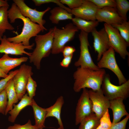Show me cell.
<instances>
[{
	"instance_id": "cell-28",
	"label": "cell",
	"mask_w": 129,
	"mask_h": 129,
	"mask_svg": "<svg viewBox=\"0 0 129 129\" xmlns=\"http://www.w3.org/2000/svg\"><path fill=\"white\" fill-rule=\"evenodd\" d=\"M117 29L120 34L129 45V22L123 21L120 24L112 25Z\"/></svg>"
},
{
	"instance_id": "cell-8",
	"label": "cell",
	"mask_w": 129,
	"mask_h": 129,
	"mask_svg": "<svg viewBox=\"0 0 129 129\" xmlns=\"http://www.w3.org/2000/svg\"><path fill=\"white\" fill-rule=\"evenodd\" d=\"M115 52L113 49L110 47L103 54L97 65L100 69L106 68L112 71L117 76L119 84L120 85L127 80L118 65Z\"/></svg>"
},
{
	"instance_id": "cell-7",
	"label": "cell",
	"mask_w": 129,
	"mask_h": 129,
	"mask_svg": "<svg viewBox=\"0 0 129 129\" xmlns=\"http://www.w3.org/2000/svg\"><path fill=\"white\" fill-rule=\"evenodd\" d=\"M104 27L108 34L110 47L122 59H125L129 55L127 49L129 45L122 37L118 30L111 25L105 23Z\"/></svg>"
},
{
	"instance_id": "cell-21",
	"label": "cell",
	"mask_w": 129,
	"mask_h": 129,
	"mask_svg": "<svg viewBox=\"0 0 129 129\" xmlns=\"http://www.w3.org/2000/svg\"><path fill=\"white\" fill-rule=\"evenodd\" d=\"M51 15L49 19L53 24H57L60 21L72 20L73 15L66 10L59 6L56 7L50 11Z\"/></svg>"
},
{
	"instance_id": "cell-26",
	"label": "cell",
	"mask_w": 129,
	"mask_h": 129,
	"mask_svg": "<svg viewBox=\"0 0 129 129\" xmlns=\"http://www.w3.org/2000/svg\"><path fill=\"white\" fill-rule=\"evenodd\" d=\"M78 129H96L100 124V119L94 113L84 118Z\"/></svg>"
},
{
	"instance_id": "cell-25",
	"label": "cell",
	"mask_w": 129,
	"mask_h": 129,
	"mask_svg": "<svg viewBox=\"0 0 129 129\" xmlns=\"http://www.w3.org/2000/svg\"><path fill=\"white\" fill-rule=\"evenodd\" d=\"M9 5L0 8V35L2 37L6 30H13L15 28L8 21Z\"/></svg>"
},
{
	"instance_id": "cell-30",
	"label": "cell",
	"mask_w": 129,
	"mask_h": 129,
	"mask_svg": "<svg viewBox=\"0 0 129 129\" xmlns=\"http://www.w3.org/2000/svg\"><path fill=\"white\" fill-rule=\"evenodd\" d=\"M94 3L98 9L106 7L115 8L116 2L114 0H89Z\"/></svg>"
},
{
	"instance_id": "cell-23",
	"label": "cell",
	"mask_w": 129,
	"mask_h": 129,
	"mask_svg": "<svg viewBox=\"0 0 129 129\" xmlns=\"http://www.w3.org/2000/svg\"><path fill=\"white\" fill-rule=\"evenodd\" d=\"M33 112L35 126L39 129H43L45 126L44 123L47 112L45 108L39 106L33 99L31 105Z\"/></svg>"
},
{
	"instance_id": "cell-32",
	"label": "cell",
	"mask_w": 129,
	"mask_h": 129,
	"mask_svg": "<svg viewBox=\"0 0 129 129\" xmlns=\"http://www.w3.org/2000/svg\"><path fill=\"white\" fill-rule=\"evenodd\" d=\"M8 104V99L5 89L0 92V113L5 115Z\"/></svg>"
},
{
	"instance_id": "cell-15",
	"label": "cell",
	"mask_w": 129,
	"mask_h": 129,
	"mask_svg": "<svg viewBox=\"0 0 129 129\" xmlns=\"http://www.w3.org/2000/svg\"><path fill=\"white\" fill-rule=\"evenodd\" d=\"M98 8L89 0H83L79 7L71 10L75 17L88 21L96 20V16Z\"/></svg>"
},
{
	"instance_id": "cell-11",
	"label": "cell",
	"mask_w": 129,
	"mask_h": 129,
	"mask_svg": "<svg viewBox=\"0 0 129 129\" xmlns=\"http://www.w3.org/2000/svg\"><path fill=\"white\" fill-rule=\"evenodd\" d=\"M94 113L92 103L89 96L88 90L86 88H83L76 108L75 125L80 124L84 118Z\"/></svg>"
},
{
	"instance_id": "cell-36",
	"label": "cell",
	"mask_w": 129,
	"mask_h": 129,
	"mask_svg": "<svg viewBox=\"0 0 129 129\" xmlns=\"http://www.w3.org/2000/svg\"><path fill=\"white\" fill-rule=\"evenodd\" d=\"M129 118V114L120 122L112 124L110 129H126L127 123Z\"/></svg>"
},
{
	"instance_id": "cell-38",
	"label": "cell",
	"mask_w": 129,
	"mask_h": 129,
	"mask_svg": "<svg viewBox=\"0 0 129 129\" xmlns=\"http://www.w3.org/2000/svg\"><path fill=\"white\" fill-rule=\"evenodd\" d=\"M73 55L64 57V58L60 63V65L64 68L68 67L71 62Z\"/></svg>"
},
{
	"instance_id": "cell-4",
	"label": "cell",
	"mask_w": 129,
	"mask_h": 129,
	"mask_svg": "<svg viewBox=\"0 0 129 129\" xmlns=\"http://www.w3.org/2000/svg\"><path fill=\"white\" fill-rule=\"evenodd\" d=\"M53 29L54 38L51 51L53 54L62 52L65 44L73 39L76 33L79 30L71 23L67 24L62 29L55 26Z\"/></svg>"
},
{
	"instance_id": "cell-35",
	"label": "cell",
	"mask_w": 129,
	"mask_h": 129,
	"mask_svg": "<svg viewBox=\"0 0 129 129\" xmlns=\"http://www.w3.org/2000/svg\"><path fill=\"white\" fill-rule=\"evenodd\" d=\"M18 71V69L10 71L6 77L3 78L0 80V92L5 89L8 82L13 78Z\"/></svg>"
},
{
	"instance_id": "cell-19",
	"label": "cell",
	"mask_w": 129,
	"mask_h": 129,
	"mask_svg": "<svg viewBox=\"0 0 129 129\" xmlns=\"http://www.w3.org/2000/svg\"><path fill=\"white\" fill-rule=\"evenodd\" d=\"M64 103L63 97L60 96L57 99L55 103L51 106L46 108L47 112L46 118L53 117L57 120L59 127L58 129H64V125L61 118V111Z\"/></svg>"
},
{
	"instance_id": "cell-16",
	"label": "cell",
	"mask_w": 129,
	"mask_h": 129,
	"mask_svg": "<svg viewBox=\"0 0 129 129\" xmlns=\"http://www.w3.org/2000/svg\"><path fill=\"white\" fill-rule=\"evenodd\" d=\"M96 19L99 22H104L111 25L120 24L123 21L115 8L111 7L98 9Z\"/></svg>"
},
{
	"instance_id": "cell-33",
	"label": "cell",
	"mask_w": 129,
	"mask_h": 129,
	"mask_svg": "<svg viewBox=\"0 0 129 129\" xmlns=\"http://www.w3.org/2000/svg\"><path fill=\"white\" fill-rule=\"evenodd\" d=\"M6 129H39L35 125H32L31 120H29L26 124L23 125L15 124L8 127Z\"/></svg>"
},
{
	"instance_id": "cell-6",
	"label": "cell",
	"mask_w": 129,
	"mask_h": 129,
	"mask_svg": "<svg viewBox=\"0 0 129 129\" xmlns=\"http://www.w3.org/2000/svg\"><path fill=\"white\" fill-rule=\"evenodd\" d=\"M79 38L80 43V56L78 60L75 62V66L94 70L100 69L93 61L89 51L88 33L81 31Z\"/></svg>"
},
{
	"instance_id": "cell-42",
	"label": "cell",
	"mask_w": 129,
	"mask_h": 129,
	"mask_svg": "<svg viewBox=\"0 0 129 129\" xmlns=\"http://www.w3.org/2000/svg\"><path fill=\"white\" fill-rule=\"evenodd\" d=\"M2 36L0 35V41L2 38Z\"/></svg>"
},
{
	"instance_id": "cell-41",
	"label": "cell",
	"mask_w": 129,
	"mask_h": 129,
	"mask_svg": "<svg viewBox=\"0 0 129 129\" xmlns=\"http://www.w3.org/2000/svg\"><path fill=\"white\" fill-rule=\"evenodd\" d=\"M96 129H103L99 125L97 127V128Z\"/></svg>"
},
{
	"instance_id": "cell-20",
	"label": "cell",
	"mask_w": 129,
	"mask_h": 129,
	"mask_svg": "<svg viewBox=\"0 0 129 129\" xmlns=\"http://www.w3.org/2000/svg\"><path fill=\"white\" fill-rule=\"evenodd\" d=\"M33 99L30 98L27 93H26L17 104L13 105L12 109L8 112L10 115L8 118L9 121L14 122L22 110L27 106H31Z\"/></svg>"
},
{
	"instance_id": "cell-29",
	"label": "cell",
	"mask_w": 129,
	"mask_h": 129,
	"mask_svg": "<svg viewBox=\"0 0 129 129\" xmlns=\"http://www.w3.org/2000/svg\"><path fill=\"white\" fill-rule=\"evenodd\" d=\"M37 85L36 82L32 79V76L29 77L26 87V91L29 97L31 99L35 95Z\"/></svg>"
},
{
	"instance_id": "cell-31",
	"label": "cell",
	"mask_w": 129,
	"mask_h": 129,
	"mask_svg": "<svg viewBox=\"0 0 129 129\" xmlns=\"http://www.w3.org/2000/svg\"><path fill=\"white\" fill-rule=\"evenodd\" d=\"M112 124L108 109L100 119V125L103 129H110Z\"/></svg>"
},
{
	"instance_id": "cell-24",
	"label": "cell",
	"mask_w": 129,
	"mask_h": 129,
	"mask_svg": "<svg viewBox=\"0 0 129 129\" xmlns=\"http://www.w3.org/2000/svg\"><path fill=\"white\" fill-rule=\"evenodd\" d=\"M71 20L79 30L88 33L96 29L99 23L97 20L88 21L76 17H73Z\"/></svg>"
},
{
	"instance_id": "cell-10",
	"label": "cell",
	"mask_w": 129,
	"mask_h": 129,
	"mask_svg": "<svg viewBox=\"0 0 129 129\" xmlns=\"http://www.w3.org/2000/svg\"><path fill=\"white\" fill-rule=\"evenodd\" d=\"M13 1L17 6L20 11L22 16L27 17L32 22L37 23L43 28V25L46 22L43 19L44 14L49 11L51 8L48 7L44 11H39L36 9H33L28 6L23 0H13Z\"/></svg>"
},
{
	"instance_id": "cell-2",
	"label": "cell",
	"mask_w": 129,
	"mask_h": 129,
	"mask_svg": "<svg viewBox=\"0 0 129 129\" xmlns=\"http://www.w3.org/2000/svg\"><path fill=\"white\" fill-rule=\"evenodd\" d=\"M106 74L104 69L94 70L78 67L73 75L75 80L73 87L74 91L79 92L82 89L86 88L94 91L100 90Z\"/></svg>"
},
{
	"instance_id": "cell-27",
	"label": "cell",
	"mask_w": 129,
	"mask_h": 129,
	"mask_svg": "<svg viewBox=\"0 0 129 129\" xmlns=\"http://www.w3.org/2000/svg\"><path fill=\"white\" fill-rule=\"evenodd\" d=\"M116 9L123 21H127V14L129 10V2L127 0H116Z\"/></svg>"
},
{
	"instance_id": "cell-14",
	"label": "cell",
	"mask_w": 129,
	"mask_h": 129,
	"mask_svg": "<svg viewBox=\"0 0 129 129\" xmlns=\"http://www.w3.org/2000/svg\"><path fill=\"white\" fill-rule=\"evenodd\" d=\"M91 33L93 38V47L95 52L97 53V60L98 61L110 47L108 36L104 27L99 31L95 29Z\"/></svg>"
},
{
	"instance_id": "cell-12",
	"label": "cell",
	"mask_w": 129,
	"mask_h": 129,
	"mask_svg": "<svg viewBox=\"0 0 129 129\" xmlns=\"http://www.w3.org/2000/svg\"><path fill=\"white\" fill-rule=\"evenodd\" d=\"M88 93L93 112L100 119L109 108L110 100L104 95L101 89L97 91L91 89L88 90Z\"/></svg>"
},
{
	"instance_id": "cell-18",
	"label": "cell",
	"mask_w": 129,
	"mask_h": 129,
	"mask_svg": "<svg viewBox=\"0 0 129 129\" xmlns=\"http://www.w3.org/2000/svg\"><path fill=\"white\" fill-rule=\"evenodd\" d=\"M123 100L118 98L110 100L109 108L112 110L113 116L112 124L119 122L124 116L129 114L126 110Z\"/></svg>"
},
{
	"instance_id": "cell-37",
	"label": "cell",
	"mask_w": 129,
	"mask_h": 129,
	"mask_svg": "<svg viewBox=\"0 0 129 129\" xmlns=\"http://www.w3.org/2000/svg\"><path fill=\"white\" fill-rule=\"evenodd\" d=\"M75 49L74 47L71 46H65L63 48L62 53L64 57L72 54L75 51Z\"/></svg>"
},
{
	"instance_id": "cell-34",
	"label": "cell",
	"mask_w": 129,
	"mask_h": 129,
	"mask_svg": "<svg viewBox=\"0 0 129 129\" xmlns=\"http://www.w3.org/2000/svg\"><path fill=\"white\" fill-rule=\"evenodd\" d=\"M60 1L63 4L67 5L69 8L72 10L78 8L82 4L83 0H60Z\"/></svg>"
},
{
	"instance_id": "cell-5",
	"label": "cell",
	"mask_w": 129,
	"mask_h": 129,
	"mask_svg": "<svg viewBox=\"0 0 129 129\" xmlns=\"http://www.w3.org/2000/svg\"><path fill=\"white\" fill-rule=\"evenodd\" d=\"M101 89L104 95L109 100L118 98L125 100L129 96V80L120 85L116 86L111 83L109 74H106Z\"/></svg>"
},
{
	"instance_id": "cell-17",
	"label": "cell",
	"mask_w": 129,
	"mask_h": 129,
	"mask_svg": "<svg viewBox=\"0 0 129 129\" xmlns=\"http://www.w3.org/2000/svg\"><path fill=\"white\" fill-rule=\"evenodd\" d=\"M28 59L26 57L12 58L8 54H4L0 58V69L7 74L11 70L20 65L22 63L27 61Z\"/></svg>"
},
{
	"instance_id": "cell-39",
	"label": "cell",
	"mask_w": 129,
	"mask_h": 129,
	"mask_svg": "<svg viewBox=\"0 0 129 129\" xmlns=\"http://www.w3.org/2000/svg\"><path fill=\"white\" fill-rule=\"evenodd\" d=\"M8 5H9L7 0H0V8Z\"/></svg>"
},
{
	"instance_id": "cell-13",
	"label": "cell",
	"mask_w": 129,
	"mask_h": 129,
	"mask_svg": "<svg viewBox=\"0 0 129 129\" xmlns=\"http://www.w3.org/2000/svg\"><path fill=\"white\" fill-rule=\"evenodd\" d=\"M7 38L5 35H4L1 39L0 53L16 55H22L23 54H25L29 57L31 56L32 53L27 52L25 49H32L34 43L26 46L23 45L22 43H16L10 42L7 40Z\"/></svg>"
},
{
	"instance_id": "cell-1",
	"label": "cell",
	"mask_w": 129,
	"mask_h": 129,
	"mask_svg": "<svg viewBox=\"0 0 129 129\" xmlns=\"http://www.w3.org/2000/svg\"><path fill=\"white\" fill-rule=\"evenodd\" d=\"M8 18L11 23H14L17 19L21 20L23 23L22 31L19 34L7 38L10 42L16 43H22L24 45L29 46V41L31 38L36 36L41 31L47 30L45 28H43L39 25L33 22L28 18L22 16L14 3L8 10Z\"/></svg>"
},
{
	"instance_id": "cell-22",
	"label": "cell",
	"mask_w": 129,
	"mask_h": 129,
	"mask_svg": "<svg viewBox=\"0 0 129 129\" xmlns=\"http://www.w3.org/2000/svg\"><path fill=\"white\" fill-rule=\"evenodd\" d=\"M8 99V104L5 115H6L13 108V105L17 103L19 100L14 86L12 78L8 82L5 89Z\"/></svg>"
},
{
	"instance_id": "cell-3",
	"label": "cell",
	"mask_w": 129,
	"mask_h": 129,
	"mask_svg": "<svg viewBox=\"0 0 129 129\" xmlns=\"http://www.w3.org/2000/svg\"><path fill=\"white\" fill-rule=\"evenodd\" d=\"M53 38V28H50L44 34L37 35L35 37L36 47L29 59L30 62L33 63L37 69L40 68L42 59L48 57L51 53Z\"/></svg>"
},
{
	"instance_id": "cell-40",
	"label": "cell",
	"mask_w": 129,
	"mask_h": 129,
	"mask_svg": "<svg viewBox=\"0 0 129 129\" xmlns=\"http://www.w3.org/2000/svg\"><path fill=\"white\" fill-rule=\"evenodd\" d=\"M8 75L4 73L0 69V78L2 77L5 78Z\"/></svg>"
},
{
	"instance_id": "cell-9",
	"label": "cell",
	"mask_w": 129,
	"mask_h": 129,
	"mask_svg": "<svg viewBox=\"0 0 129 129\" xmlns=\"http://www.w3.org/2000/svg\"><path fill=\"white\" fill-rule=\"evenodd\" d=\"M12 78L15 88L19 100H20L26 94V87L28 79L33 74L32 67L23 64Z\"/></svg>"
}]
</instances>
